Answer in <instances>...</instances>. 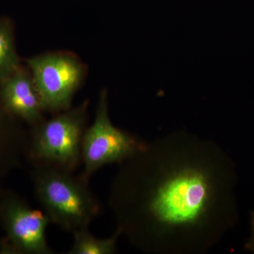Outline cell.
Segmentation results:
<instances>
[{"mask_svg":"<svg viewBox=\"0 0 254 254\" xmlns=\"http://www.w3.org/2000/svg\"><path fill=\"white\" fill-rule=\"evenodd\" d=\"M73 244L68 254H113L117 250V243L122 233L117 229L108 238L100 239L92 235L89 227L72 232Z\"/></svg>","mask_w":254,"mask_h":254,"instance_id":"obj_8","label":"cell"},{"mask_svg":"<svg viewBox=\"0 0 254 254\" xmlns=\"http://www.w3.org/2000/svg\"><path fill=\"white\" fill-rule=\"evenodd\" d=\"M88 102L63 111L33 126L28 155L33 165H47L74 173L81 165Z\"/></svg>","mask_w":254,"mask_h":254,"instance_id":"obj_3","label":"cell"},{"mask_svg":"<svg viewBox=\"0 0 254 254\" xmlns=\"http://www.w3.org/2000/svg\"><path fill=\"white\" fill-rule=\"evenodd\" d=\"M1 216L15 247L31 254H53L46 237L50 223L43 210L16 198H8L2 205Z\"/></svg>","mask_w":254,"mask_h":254,"instance_id":"obj_6","label":"cell"},{"mask_svg":"<svg viewBox=\"0 0 254 254\" xmlns=\"http://www.w3.org/2000/svg\"><path fill=\"white\" fill-rule=\"evenodd\" d=\"M34 193L42 209L65 232L89 227L101 214L102 206L86 182L79 175L47 165H33Z\"/></svg>","mask_w":254,"mask_h":254,"instance_id":"obj_2","label":"cell"},{"mask_svg":"<svg viewBox=\"0 0 254 254\" xmlns=\"http://www.w3.org/2000/svg\"><path fill=\"white\" fill-rule=\"evenodd\" d=\"M19 68L11 26L6 20H0V83Z\"/></svg>","mask_w":254,"mask_h":254,"instance_id":"obj_9","label":"cell"},{"mask_svg":"<svg viewBox=\"0 0 254 254\" xmlns=\"http://www.w3.org/2000/svg\"><path fill=\"white\" fill-rule=\"evenodd\" d=\"M245 249L254 253V211L251 213V235L245 245Z\"/></svg>","mask_w":254,"mask_h":254,"instance_id":"obj_10","label":"cell"},{"mask_svg":"<svg viewBox=\"0 0 254 254\" xmlns=\"http://www.w3.org/2000/svg\"><path fill=\"white\" fill-rule=\"evenodd\" d=\"M233 162L213 142L175 133L120 164L109 206L146 253H203L237 221Z\"/></svg>","mask_w":254,"mask_h":254,"instance_id":"obj_1","label":"cell"},{"mask_svg":"<svg viewBox=\"0 0 254 254\" xmlns=\"http://www.w3.org/2000/svg\"><path fill=\"white\" fill-rule=\"evenodd\" d=\"M140 138L112 123L106 90L100 93L94 122L86 128L81 146L83 170L80 176L89 182L99 169L110 164L120 165L144 147Z\"/></svg>","mask_w":254,"mask_h":254,"instance_id":"obj_4","label":"cell"},{"mask_svg":"<svg viewBox=\"0 0 254 254\" xmlns=\"http://www.w3.org/2000/svg\"><path fill=\"white\" fill-rule=\"evenodd\" d=\"M1 98L6 109L33 126L44 120L33 78L21 68L1 82Z\"/></svg>","mask_w":254,"mask_h":254,"instance_id":"obj_7","label":"cell"},{"mask_svg":"<svg viewBox=\"0 0 254 254\" xmlns=\"http://www.w3.org/2000/svg\"><path fill=\"white\" fill-rule=\"evenodd\" d=\"M27 64L44 111L70 109L84 75L78 60L71 55L51 53L30 58Z\"/></svg>","mask_w":254,"mask_h":254,"instance_id":"obj_5","label":"cell"}]
</instances>
